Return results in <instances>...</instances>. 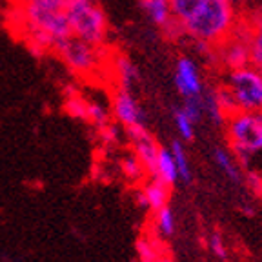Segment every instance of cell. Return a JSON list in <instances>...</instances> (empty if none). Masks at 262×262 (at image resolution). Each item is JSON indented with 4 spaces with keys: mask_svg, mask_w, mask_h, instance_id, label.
Listing matches in <instances>:
<instances>
[{
    "mask_svg": "<svg viewBox=\"0 0 262 262\" xmlns=\"http://www.w3.org/2000/svg\"><path fill=\"white\" fill-rule=\"evenodd\" d=\"M173 119H175V127H177V131H179L180 139L188 140V142L193 140V135H195V124H193L180 110H177L175 113H173Z\"/></svg>",
    "mask_w": 262,
    "mask_h": 262,
    "instance_id": "25",
    "label": "cell"
},
{
    "mask_svg": "<svg viewBox=\"0 0 262 262\" xmlns=\"http://www.w3.org/2000/svg\"><path fill=\"white\" fill-rule=\"evenodd\" d=\"M120 169H122L124 177H126L129 182H139V180H142L144 177L147 175L142 162H140L135 153H133V155H126L120 160Z\"/></svg>",
    "mask_w": 262,
    "mask_h": 262,
    "instance_id": "20",
    "label": "cell"
},
{
    "mask_svg": "<svg viewBox=\"0 0 262 262\" xmlns=\"http://www.w3.org/2000/svg\"><path fill=\"white\" fill-rule=\"evenodd\" d=\"M153 226H155V233L162 238H168L175 233V215L169 206L159 209V211H153Z\"/></svg>",
    "mask_w": 262,
    "mask_h": 262,
    "instance_id": "19",
    "label": "cell"
},
{
    "mask_svg": "<svg viewBox=\"0 0 262 262\" xmlns=\"http://www.w3.org/2000/svg\"><path fill=\"white\" fill-rule=\"evenodd\" d=\"M71 35L95 46H104L110 35V22L97 0H70L66 6Z\"/></svg>",
    "mask_w": 262,
    "mask_h": 262,
    "instance_id": "4",
    "label": "cell"
},
{
    "mask_svg": "<svg viewBox=\"0 0 262 262\" xmlns=\"http://www.w3.org/2000/svg\"><path fill=\"white\" fill-rule=\"evenodd\" d=\"M248 188L251 189V193H255V195H262V179L257 175V173L250 171L248 173Z\"/></svg>",
    "mask_w": 262,
    "mask_h": 262,
    "instance_id": "29",
    "label": "cell"
},
{
    "mask_svg": "<svg viewBox=\"0 0 262 262\" xmlns=\"http://www.w3.org/2000/svg\"><path fill=\"white\" fill-rule=\"evenodd\" d=\"M151 179L162 180L164 184H168L169 188L179 182V171H177V164L173 159L171 149L168 147H159V153H157V160H155V169L151 173Z\"/></svg>",
    "mask_w": 262,
    "mask_h": 262,
    "instance_id": "11",
    "label": "cell"
},
{
    "mask_svg": "<svg viewBox=\"0 0 262 262\" xmlns=\"http://www.w3.org/2000/svg\"><path fill=\"white\" fill-rule=\"evenodd\" d=\"M98 135H100V140H102L104 144H107V146H111V144L119 142V133H117V127L113 126V124H106V126L98 127Z\"/></svg>",
    "mask_w": 262,
    "mask_h": 262,
    "instance_id": "28",
    "label": "cell"
},
{
    "mask_svg": "<svg viewBox=\"0 0 262 262\" xmlns=\"http://www.w3.org/2000/svg\"><path fill=\"white\" fill-rule=\"evenodd\" d=\"M55 51L60 60L78 77H90L102 64V46H95L75 35L62 38Z\"/></svg>",
    "mask_w": 262,
    "mask_h": 262,
    "instance_id": "6",
    "label": "cell"
},
{
    "mask_svg": "<svg viewBox=\"0 0 262 262\" xmlns=\"http://www.w3.org/2000/svg\"><path fill=\"white\" fill-rule=\"evenodd\" d=\"M169 4H171L173 18L179 20L180 24H184L189 16L199 9V6L202 4V0H169Z\"/></svg>",
    "mask_w": 262,
    "mask_h": 262,
    "instance_id": "21",
    "label": "cell"
},
{
    "mask_svg": "<svg viewBox=\"0 0 262 262\" xmlns=\"http://www.w3.org/2000/svg\"><path fill=\"white\" fill-rule=\"evenodd\" d=\"M111 113L107 111L106 106H102L100 102L95 100H88V122H91L95 127H102L106 124H110Z\"/></svg>",
    "mask_w": 262,
    "mask_h": 262,
    "instance_id": "22",
    "label": "cell"
},
{
    "mask_svg": "<svg viewBox=\"0 0 262 262\" xmlns=\"http://www.w3.org/2000/svg\"><path fill=\"white\" fill-rule=\"evenodd\" d=\"M140 6H142L144 13L149 16V20L159 26L160 29H164L173 20L169 0H140Z\"/></svg>",
    "mask_w": 262,
    "mask_h": 262,
    "instance_id": "15",
    "label": "cell"
},
{
    "mask_svg": "<svg viewBox=\"0 0 262 262\" xmlns=\"http://www.w3.org/2000/svg\"><path fill=\"white\" fill-rule=\"evenodd\" d=\"M201 100H202V110H204V113L208 115V119L211 120L213 124H219V126L226 124L228 113L224 111L221 100H219L217 88H208V90H202Z\"/></svg>",
    "mask_w": 262,
    "mask_h": 262,
    "instance_id": "16",
    "label": "cell"
},
{
    "mask_svg": "<svg viewBox=\"0 0 262 262\" xmlns=\"http://www.w3.org/2000/svg\"><path fill=\"white\" fill-rule=\"evenodd\" d=\"M222 86L233 97L237 111H262V70L253 64L228 70Z\"/></svg>",
    "mask_w": 262,
    "mask_h": 262,
    "instance_id": "5",
    "label": "cell"
},
{
    "mask_svg": "<svg viewBox=\"0 0 262 262\" xmlns=\"http://www.w3.org/2000/svg\"><path fill=\"white\" fill-rule=\"evenodd\" d=\"M248 22L241 16L238 24L235 26L233 33L226 38L222 44L215 48L217 58L226 70H235L250 64V42H248Z\"/></svg>",
    "mask_w": 262,
    "mask_h": 262,
    "instance_id": "7",
    "label": "cell"
},
{
    "mask_svg": "<svg viewBox=\"0 0 262 262\" xmlns=\"http://www.w3.org/2000/svg\"><path fill=\"white\" fill-rule=\"evenodd\" d=\"M169 149H171L173 159H175L177 171H179V180L180 182H184V184H189V182L193 180V173H191V166H189L188 153H186L182 142H180V140H173Z\"/></svg>",
    "mask_w": 262,
    "mask_h": 262,
    "instance_id": "18",
    "label": "cell"
},
{
    "mask_svg": "<svg viewBox=\"0 0 262 262\" xmlns=\"http://www.w3.org/2000/svg\"><path fill=\"white\" fill-rule=\"evenodd\" d=\"M135 202H137V206H139V208L147 209V199H146V195H144L142 189H139V191L135 193Z\"/></svg>",
    "mask_w": 262,
    "mask_h": 262,
    "instance_id": "31",
    "label": "cell"
},
{
    "mask_svg": "<svg viewBox=\"0 0 262 262\" xmlns=\"http://www.w3.org/2000/svg\"><path fill=\"white\" fill-rule=\"evenodd\" d=\"M164 262H171V258H169V260H164Z\"/></svg>",
    "mask_w": 262,
    "mask_h": 262,
    "instance_id": "33",
    "label": "cell"
},
{
    "mask_svg": "<svg viewBox=\"0 0 262 262\" xmlns=\"http://www.w3.org/2000/svg\"><path fill=\"white\" fill-rule=\"evenodd\" d=\"M137 255L140 262H164L169 260V255L166 253V248L160 242V237L142 235L137 241Z\"/></svg>",
    "mask_w": 262,
    "mask_h": 262,
    "instance_id": "12",
    "label": "cell"
},
{
    "mask_svg": "<svg viewBox=\"0 0 262 262\" xmlns=\"http://www.w3.org/2000/svg\"><path fill=\"white\" fill-rule=\"evenodd\" d=\"M70 0H16L18 6H37L48 9H66Z\"/></svg>",
    "mask_w": 262,
    "mask_h": 262,
    "instance_id": "27",
    "label": "cell"
},
{
    "mask_svg": "<svg viewBox=\"0 0 262 262\" xmlns=\"http://www.w3.org/2000/svg\"><path fill=\"white\" fill-rule=\"evenodd\" d=\"M175 88L179 90V93L184 98H191V97H201L202 95V78L199 73V68L196 64L188 57H180L175 64Z\"/></svg>",
    "mask_w": 262,
    "mask_h": 262,
    "instance_id": "9",
    "label": "cell"
},
{
    "mask_svg": "<svg viewBox=\"0 0 262 262\" xmlns=\"http://www.w3.org/2000/svg\"><path fill=\"white\" fill-rule=\"evenodd\" d=\"M241 20V11L228 0H202L195 13L182 24L193 40L217 48L233 33Z\"/></svg>",
    "mask_w": 262,
    "mask_h": 262,
    "instance_id": "1",
    "label": "cell"
},
{
    "mask_svg": "<svg viewBox=\"0 0 262 262\" xmlns=\"http://www.w3.org/2000/svg\"><path fill=\"white\" fill-rule=\"evenodd\" d=\"M182 113L191 120L193 124H196L199 120L202 119L204 115V110H202V100L201 97H191V98H184V104L179 107Z\"/></svg>",
    "mask_w": 262,
    "mask_h": 262,
    "instance_id": "24",
    "label": "cell"
},
{
    "mask_svg": "<svg viewBox=\"0 0 262 262\" xmlns=\"http://www.w3.org/2000/svg\"><path fill=\"white\" fill-rule=\"evenodd\" d=\"M213 160L219 166V169L228 177V180H231L233 184H241L242 166L237 162L233 153H229L228 149H222V147H215L213 149Z\"/></svg>",
    "mask_w": 262,
    "mask_h": 262,
    "instance_id": "14",
    "label": "cell"
},
{
    "mask_svg": "<svg viewBox=\"0 0 262 262\" xmlns=\"http://www.w3.org/2000/svg\"><path fill=\"white\" fill-rule=\"evenodd\" d=\"M111 115L124 129L146 126V113L140 107L139 100L133 97L131 90L126 88H119L115 91L111 100Z\"/></svg>",
    "mask_w": 262,
    "mask_h": 262,
    "instance_id": "8",
    "label": "cell"
},
{
    "mask_svg": "<svg viewBox=\"0 0 262 262\" xmlns=\"http://www.w3.org/2000/svg\"><path fill=\"white\" fill-rule=\"evenodd\" d=\"M241 16L248 22V42H250V64L262 70V15L260 13H242Z\"/></svg>",
    "mask_w": 262,
    "mask_h": 262,
    "instance_id": "10",
    "label": "cell"
},
{
    "mask_svg": "<svg viewBox=\"0 0 262 262\" xmlns=\"http://www.w3.org/2000/svg\"><path fill=\"white\" fill-rule=\"evenodd\" d=\"M242 13H260L262 15V0H248V4L241 9Z\"/></svg>",
    "mask_w": 262,
    "mask_h": 262,
    "instance_id": "30",
    "label": "cell"
},
{
    "mask_svg": "<svg viewBox=\"0 0 262 262\" xmlns=\"http://www.w3.org/2000/svg\"><path fill=\"white\" fill-rule=\"evenodd\" d=\"M64 107H66V111H68V115H71L73 119L88 122V100L86 98H82L73 93L68 97Z\"/></svg>",
    "mask_w": 262,
    "mask_h": 262,
    "instance_id": "23",
    "label": "cell"
},
{
    "mask_svg": "<svg viewBox=\"0 0 262 262\" xmlns=\"http://www.w3.org/2000/svg\"><path fill=\"white\" fill-rule=\"evenodd\" d=\"M229 4H233L235 8H238V9H242L246 4H248V0H228Z\"/></svg>",
    "mask_w": 262,
    "mask_h": 262,
    "instance_id": "32",
    "label": "cell"
},
{
    "mask_svg": "<svg viewBox=\"0 0 262 262\" xmlns=\"http://www.w3.org/2000/svg\"><path fill=\"white\" fill-rule=\"evenodd\" d=\"M142 191L147 199V209L149 211H159V209L169 206V195H171V188L168 184H164L162 180L151 179L147 180L142 186Z\"/></svg>",
    "mask_w": 262,
    "mask_h": 262,
    "instance_id": "13",
    "label": "cell"
},
{
    "mask_svg": "<svg viewBox=\"0 0 262 262\" xmlns=\"http://www.w3.org/2000/svg\"><path fill=\"white\" fill-rule=\"evenodd\" d=\"M208 248H209V251H211L217 258H221V260H226V258H228V248H226L224 238H222V235L219 233V231H213V233L209 235Z\"/></svg>",
    "mask_w": 262,
    "mask_h": 262,
    "instance_id": "26",
    "label": "cell"
},
{
    "mask_svg": "<svg viewBox=\"0 0 262 262\" xmlns=\"http://www.w3.org/2000/svg\"><path fill=\"white\" fill-rule=\"evenodd\" d=\"M229 147L242 168L262 153V111H233L226 119Z\"/></svg>",
    "mask_w": 262,
    "mask_h": 262,
    "instance_id": "3",
    "label": "cell"
},
{
    "mask_svg": "<svg viewBox=\"0 0 262 262\" xmlns=\"http://www.w3.org/2000/svg\"><path fill=\"white\" fill-rule=\"evenodd\" d=\"M113 66H115L117 78H119V82H120V88L131 90V88L140 80V73H139V70H137V66L131 60H127L126 57H122V55L115 57Z\"/></svg>",
    "mask_w": 262,
    "mask_h": 262,
    "instance_id": "17",
    "label": "cell"
},
{
    "mask_svg": "<svg viewBox=\"0 0 262 262\" xmlns=\"http://www.w3.org/2000/svg\"><path fill=\"white\" fill-rule=\"evenodd\" d=\"M18 8L31 48H38L42 51L55 49L62 38L71 35L66 9H48L37 6H18Z\"/></svg>",
    "mask_w": 262,
    "mask_h": 262,
    "instance_id": "2",
    "label": "cell"
}]
</instances>
